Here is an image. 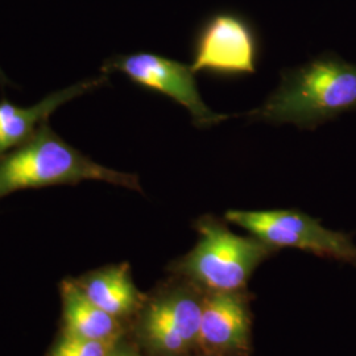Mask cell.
<instances>
[{
  "instance_id": "5",
  "label": "cell",
  "mask_w": 356,
  "mask_h": 356,
  "mask_svg": "<svg viewBox=\"0 0 356 356\" xmlns=\"http://www.w3.org/2000/svg\"><path fill=\"white\" fill-rule=\"evenodd\" d=\"M226 220L247 229L275 250L297 248L356 267V245L351 235L326 229L318 219L300 210H229Z\"/></svg>"
},
{
  "instance_id": "1",
  "label": "cell",
  "mask_w": 356,
  "mask_h": 356,
  "mask_svg": "<svg viewBox=\"0 0 356 356\" xmlns=\"http://www.w3.org/2000/svg\"><path fill=\"white\" fill-rule=\"evenodd\" d=\"M356 111V64L332 53L281 72L279 86L260 107L238 116L254 122L316 128Z\"/></svg>"
},
{
  "instance_id": "2",
  "label": "cell",
  "mask_w": 356,
  "mask_h": 356,
  "mask_svg": "<svg viewBox=\"0 0 356 356\" xmlns=\"http://www.w3.org/2000/svg\"><path fill=\"white\" fill-rule=\"evenodd\" d=\"M82 181H104L141 191L136 175L92 161L60 138L48 123L24 144L0 156V200L17 191L76 185Z\"/></svg>"
},
{
  "instance_id": "12",
  "label": "cell",
  "mask_w": 356,
  "mask_h": 356,
  "mask_svg": "<svg viewBox=\"0 0 356 356\" xmlns=\"http://www.w3.org/2000/svg\"><path fill=\"white\" fill-rule=\"evenodd\" d=\"M115 344L116 342L89 341L60 332L47 356H108Z\"/></svg>"
},
{
  "instance_id": "8",
  "label": "cell",
  "mask_w": 356,
  "mask_h": 356,
  "mask_svg": "<svg viewBox=\"0 0 356 356\" xmlns=\"http://www.w3.org/2000/svg\"><path fill=\"white\" fill-rule=\"evenodd\" d=\"M251 316L243 291L204 296L198 348L209 356H244L250 348Z\"/></svg>"
},
{
  "instance_id": "3",
  "label": "cell",
  "mask_w": 356,
  "mask_h": 356,
  "mask_svg": "<svg viewBox=\"0 0 356 356\" xmlns=\"http://www.w3.org/2000/svg\"><path fill=\"white\" fill-rule=\"evenodd\" d=\"M194 229L195 245L170 268L207 292L243 291L254 269L277 251L256 236L236 235L214 216L198 218Z\"/></svg>"
},
{
  "instance_id": "7",
  "label": "cell",
  "mask_w": 356,
  "mask_h": 356,
  "mask_svg": "<svg viewBox=\"0 0 356 356\" xmlns=\"http://www.w3.org/2000/svg\"><path fill=\"white\" fill-rule=\"evenodd\" d=\"M259 51L257 35L244 17L216 13L197 35L191 70L226 78L254 74Z\"/></svg>"
},
{
  "instance_id": "6",
  "label": "cell",
  "mask_w": 356,
  "mask_h": 356,
  "mask_svg": "<svg viewBox=\"0 0 356 356\" xmlns=\"http://www.w3.org/2000/svg\"><path fill=\"white\" fill-rule=\"evenodd\" d=\"M102 72L103 74L123 73L141 89L165 95L173 102L184 106L189 111L195 127H211L238 116L214 113L204 102L197 88L195 73L191 66L160 54L140 51L114 56L104 61Z\"/></svg>"
},
{
  "instance_id": "13",
  "label": "cell",
  "mask_w": 356,
  "mask_h": 356,
  "mask_svg": "<svg viewBox=\"0 0 356 356\" xmlns=\"http://www.w3.org/2000/svg\"><path fill=\"white\" fill-rule=\"evenodd\" d=\"M108 356H145L141 353V348L136 343L134 342H129L126 335L119 339L116 344L114 346V348L111 350L110 355Z\"/></svg>"
},
{
  "instance_id": "4",
  "label": "cell",
  "mask_w": 356,
  "mask_h": 356,
  "mask_svg": "<svg viewBox=\"0 0 356 356\" xmlns=\"http://www.w3.org/2000/svg\"><path fill=\"white\" fill-rule=\"evenodd\" d=\"M204 296L189 286L148 296L135 317L136 344L145 356H189L198 348Z\"/></svg>"
},
{
  "instance_id": "15",
  "label": "cell",
  "mask_w": 356,
  "mask_h": 356,
  "mask_svg": "<svg viewBox=\"0 0 356 356\" xmlns=\"http://www.w3.org/2000/svg\"><path fill=\"white\" fill-rule=\"evenodd\" d=\"M201 356H209V355H204H204H201Z\"/></svg>"
},
{
  "instance_id": "11",
  "label": "cell",
  "mask_w": 356,
  "mask_h": 356,
  "mask_svg": "<svg viewBox=\"0 0 356 356\" xmlns=\"http://www.w3.org/2000/svg\"><path fill=\"white\" fill-rule=\"evenodd\" d=\"M60 293L61 332L98 342H118L127 334V323L92 304L73 277L61 281Z\"/></svg>"
},
{
  "instance_id": "10",
  "label": "cell",
  "mask_w": 356,
  "mask_h": 356,
  "mask_svg": "<svg viewBox=\"0 0 356 356\" xmlns=\"http://www.w3.org/2000/svg\"><path fill=\"white\" fill-rule=\"evenodd\" d=\"M73 280L92 304L126 323L140 313L148 297L134 284L128 263L90 270Z\"/></svg>"
},
{
  "instance_id": "14",
  "label": "cell",
  "mask_w": 356,
  "mask_h": 356,
  "mask_svg": "<svg viewBox=\"0 0 356 356\" xmlns=\"http://www.w3.org/2000/svg\"><path fill=\"white\" fill-rule=\"evenodd\" d=\"M0 85H1V86H7V85H10V82L7 81V78H6L4 74L1 73V70H0Z\"/></svg>"
},
{
  "instance_id": "9",
  "label": "cell",
  "mask_w": 356,
  "mask_h": 356,
  "mask_svg": "<svg viewBox=\"0 0 356 356\" xmlns=\"http://www.w3.org/2000/svg\"><path fill=\"white\" fill-rule=\"evenodd\" d=\"M107 82L104 74L81 81L69 88L51 92L31 107L16 106L8 101L0 102V156L29 140L40 128L49 122L51 114L65 103L98 89Z\"/></svg>"
}]
</instances>
